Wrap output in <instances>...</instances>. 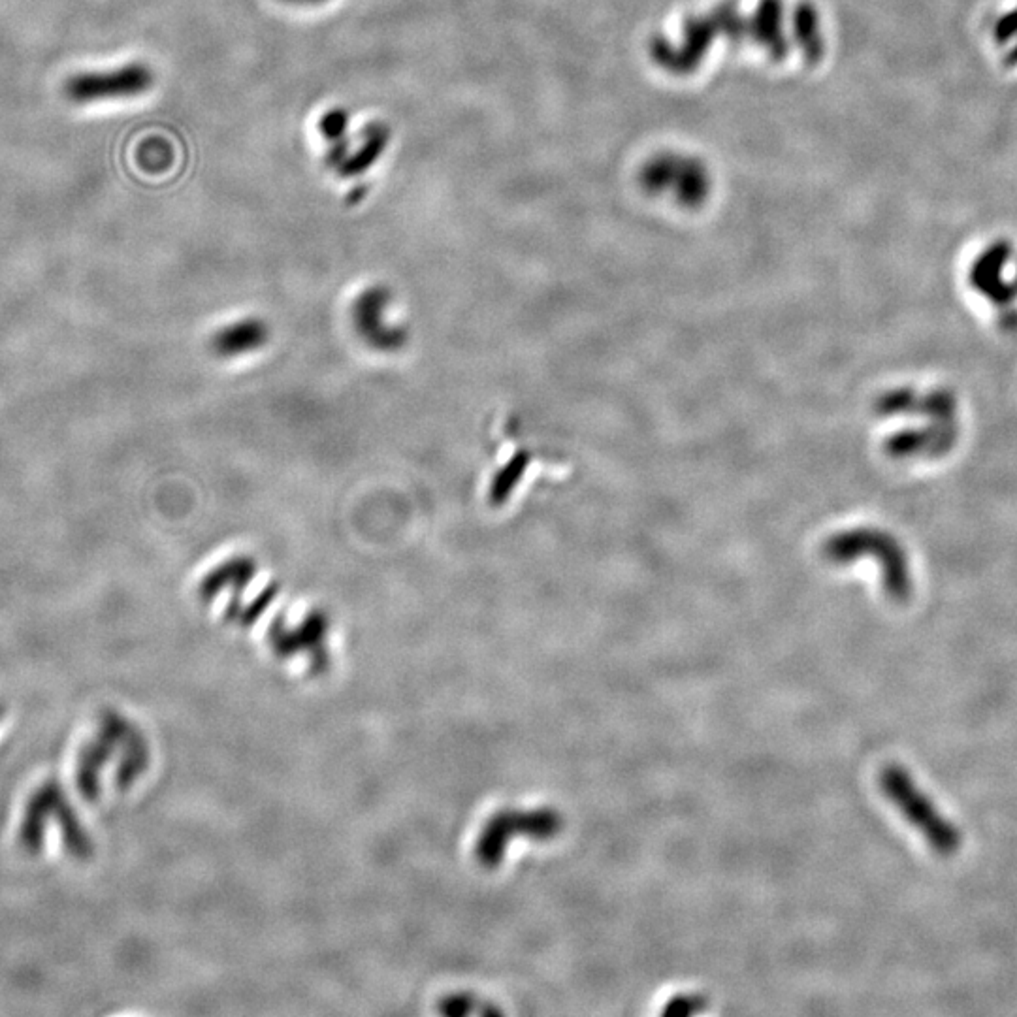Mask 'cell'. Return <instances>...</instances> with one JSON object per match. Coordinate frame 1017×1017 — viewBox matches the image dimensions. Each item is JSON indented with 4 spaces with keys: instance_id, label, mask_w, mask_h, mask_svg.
<instances>
[{
    "instance_id": "obj_1",
    "label": "cell",
    "mask_w": 1017,
    "mask_h": 1017,
    "mask_svg": "<svg viewBox=\"0 0 1017 1017\" xmlns=\"http://www.w3.org/2000/svg\"><path fill=\"white\" fill-rule=\"evenodd\" d=\"M880 788L938 856H953L961 848L959 829L938 812L906 769L886 765L880 773Z\"/></svg>"
},
{
    "instance_id": "obj_2",
    "label": "cell",
    "mask_w": 1017,
    "mask_h": 1017,
    "mask_svg": "<svg viewBox=\"0 0 1017 1017\" xmlns=\"http://www.w3.org/2000/svg\"><path fill=\"white\" fill-rule=\"evenodd\" d=\"M155 85V72L144 63H127L110 70L72 74L65 81L66 100L76 106H93L142 97Z\"/></svg>"
},
{
    "instance_id": "obj_3",
    "label": "cell",
    "mask_w": 1017,
    "mask_h": 1017,
    "mask_svg": "<svg viewBox=\"0 0 1017 1017\" xmlns=\"http://www.w3.org/2000/svg\"><path fill=\"white\" fill-rule=\"evenodd\" d=\"M645 179L648 189L671 191V187H678V196L688 202H695L707 193V176L695 162L656 161L646 168Z\"/></svg>"
},
{
    "instance_id": "obj_4",
    "label": "cell",
    "mask_w": 1017,
    "mask_h": 1017,
    "mask_svg": "<svg viewBox=\"0 0 1017 1017\" xmlns=\"http://www.w3.org/2000/svg\"><path fill=\"white\" fill-rule=\"evenodd\" d=\"M985 36L999 65L1017 70V2H1008L991 12Z\"/></svg>"
},
{
    "instance_id": "obj_5",
    "label": "cell",
    "mask_w": 1017,
    "mask_h": 1017,
    "mask_svg": "<svg viewBox=\"0 0 1017 1017\" xmlns=\"http://www.w3.org/2000/svg\"><path fill=\"white\" fill-rule=\"evenodd\" d=\"M392 132L387 123L373 121L360 132V146L351 149L347 159L338 168L341 178H360L364 176L375 162L387 151Z\"/></svg>"
},
{
    "instance_id": "obj_6",
    "label": "cell",
    "mask_w": 1017,
    "mask_h": 1017,
    "mask_svg": "<svg viewBox=\"0 0 1017 1017\" xmlns=\"http://www.w3.org/2000/svg\"><path fill=\"white\" fill-rule=\"evenodd\" d=\"M349 125H351V117H349V112L343 108L328 110L319 121V129L328 144L349 138L347 136Z\"/></svg>"
},
{
    "instance_id": "obj_7",
    "label": "cell",
    "mask_w": 1017,
    "mask_h": 1017,
    "mask_svg": "<svg viewBox=\"0 0 1017 1017\" xmlns=\"http://www.w3.org/2000/svg\"><path fill=\"white\" fill-rule=\"evenodd\" d=\"M707 1006H709V1001L703 995L686 993V995H677L667 1002L662 1014L665 1017H690L705 1012Z\"/></svg>"
},
{
    "instance_id": "obj_8",
    "label": "cell",
    "mask_w": 1017,
    "mask_h": 1017,
    "mask_svg": "<svg viewBox=\"0 0 1017 1017\" xmlns=\"http://www.w3.org/2000/svg\"><path fill=\"white\" fill-rule=\"evenodd\" d=\"M281 2L294 4V6H315V4H323L326 0H281Z\"/></svg>"
},
{
    "instance_id": "obj_9",
    "label": "cell",
    "mask_w": 1017,
    "mask_h": 1017,
    "mask_svg": "<svg viewBox=\"0 0 1017 1017\" xmlns=\"http://www.w3.org/2000/svg\"><path fill=\"white\" fill-rule=\"evenodd\" d=\"M364 194H366V187H355V191L349 194V200H351V202H355V200L364 198Z\"/></svg>"
}]
</instances>
